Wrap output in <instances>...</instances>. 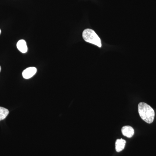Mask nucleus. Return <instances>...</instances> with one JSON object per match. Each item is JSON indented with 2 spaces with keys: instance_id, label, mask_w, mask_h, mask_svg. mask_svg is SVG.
Returning a JSON list of instances; mask_svg holds the SVG:
<instances>
[{
  "instance_id": "nucleus-1",
  "label": "nucleus",
  "mask_w": 156,
  "mask_h": 156,
  "mask_svg": "<svg viewBox=\"0 0 156 156\" xmlns=\"http://www.w3.org/2000/svg\"><path fill=\"white\" fill-rule=\"evenodd\" d=\"M138 109L140 116L144 122L148 124L153 122L155 113L152 108L147 104L140 102L138 104Z\"/></svg>"
},
{
  "instance_id": "nucleus-2",
  "label": "nucleus",
  "mask_w": 156,
  "mask_h": 156,
  "mask_svg": "<svg viewBox=\"0 0 156 156\" xmlns=\"http://www.w3.org/2000/svg\"><path fill=\"white\" fill-rule=\"evenodd\" d=\"M83 37L86 42L101 48V41L95 31L90 29L85 30L83 33Z\"/></svg>"
},
{
  "instance_id": "nucleus-3",
  "label": "nucleus",
  "mask_w": 156,
  "mask_h": 156,
  "mask_svg": "<svg viewBox=\"0 0 156 156\" xmlns=\"http://www.w3.org/2000/svg\"><path fill=\"white\" fill-rule=\"evenodd\" d=\"M37 71L36 68L34 67L27 68L23 72V77L25 79H30L36 73Z\"/></svg>"
},
{
  "instance_id": "nucleus-4",
  "label": "nucleus",
  "mask_w": 156,
  "mask_h": 156,
  "mask_svg": "<svg viewBox=\"0 0 156 156\" xmlns=\"http://www.w3.org/2000/svg\"><path fill=\"white\" fill-rule=\"evenodd\" d=\"M123 135L128 138H131L134 135V129L130 126H125L122 129Z\"/></svg>"
},
{
  "instance_id": "nucleus-5",
  "label": "nucleus",
  "mask_w": 156,
  "mask_h": 156,
  "mask_svg": "<svg viewBox=\"0 0 156 156\" xmlns=\"http://www.w3.org/2000/svg\"><path fill=\"white\" fill-rule=\"evenodd\" d=\"M17 47L18 50L22 53H27L28 50L26 42L23 40H20L18 41L17 43Z\"/></svg>"
},
{
  "instance_id": "nucleus-6",
  "label": "nucleus",
  "mask_w": 156,
  "mask_h": 156,
  "mask_svg": "<svg viewBox=\"0 0 156 156\" xmlns=\"http://www.w3.org/2000/svg\"><path fill=\"white\" fill-rule=\"evenodd\" d=\"M126 141L122 139H118L115 143L116 151L119 152L124 149L126 146Z\"/></svg>"
},
{
  "instance_id": "nucleus-7",
  "label": "nucleus",
  "mask_w": 156,
  "mask_h": 156,
  "mask_svg": "<svg viewBox=\"0 0 156 156\" xmlns=\"http://www.w3.org/2000/svg\"><path fill=\"white\" fill-rule=\"evenodd\" d=\"M9 110L0 107V121L5 119L9 114Z\"/></svg>"
},
{
  "instance_id": "nucleus-8",
  "label": "nucleus",
  "mask_w": 156,
  "mask_h": 156,
  "mask_svg": "<svg viewBox=\"0 0 156 156\" xmlns=\"http://www.w3.org/2000/svg\"><path fill=\"white\" fill-rule=\"evenodd\" d=\"M1 66H0V72H1Z\"/></svg>"
},
{
  "instance_id": "nucleus-9",
  "label": "nucleus",
  "mask_w": 156,
  "mask_h": 156,
  "mask_svg": "<svg viewBox=\"0 0 156 156\" xmlns=\"http://www.w3.org/2000/svg\"><path fill=\"white\" fill-rule=\"evenodd\" d=\"M1 29H0V34H1Z\"/></svg>"
}]
</instances>
